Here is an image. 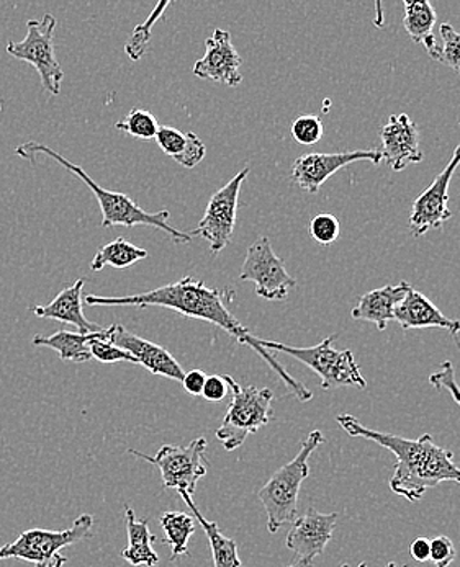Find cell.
<instances>
[{
  "mask_svg": "<svg viewBox=\"0 0 460 567\" xmlns=\"http://www.w3.org/2000/svg\"><path fill=\"white\" fill-rule=\"evenodd\" d=\"M163 528L164 543L171 546V561H176L178 556L187 555L188 539L195 534V518L184 512H164L160 518Z\"/></svg>",
  "mask_w": 460,
  "mask_h": 567,
  "instance_id": "obj_27",
  "label": "cell"
},
{
  "mask_svg": "<svg viewBox=\"0 0 460 567\" xmlns=\"http://www.w3.org/2000/svg\"><path fill=\"white\" fill-rule=\"evenodd\" d=\"M205 381H207V374H205L204 371L191 370L184 374V380H182L181 383L191 396H202Z\"/></svg>",
  "mask_w": 460,
  "mask_h": 567,
  "instance_id": "obj_37",
  "label": "cell"
},
{
  "mask_svg": "<svg viewBox=\"0 0 460 567\" xmlns=\"http://www.w3.org/2000/svg\"><path fill=\"white\" fill-rule=\"evenodd\" d=\"M456 546L448 536H436L431 542V555L429 561L436 567H449L456 559Z\"/></svg>",
  "mask_w": 460,
  "mask_h": 567,
  "instance_id": "obj_35",
  "label": "cell"
},
{
  "mask_svg": "<svg viewBox=\"0 0 460 567\" xmlns=\"http://www.w3.org/2000/svg\"><path fill=\"white\" fill-rule=\"evenodd\" d=\"M84 285V278H79L74 285L61 290L50 305L32 306L30 311L37 318L53 319L63 324L74 326L81 334H94V332L102 331L104 328L85 318L84 309H82L84 308V297H82Z\"/></svg>",
  "mask_w": 460,
  "mask_h": 567,
  "instance_id": "obj_19",
  "label": "cell"
},
{
  "mask_svg": "<svg viewBox=\"0 0 460 567\" xmlns=\"http://www.w3.org/2000/svg\"><path fill=\"white\" fill-rule=\"evenodd\" d=\"M126 534L129 545L122 551V558L132 566L153 567L160 563V556L153 549V543L157 542L156 536L151 534L146 518L139 520L130 505H125Z\"/></svg>",
  "mask_w": 460,
  "mask_h": 567,
  "instance_id": "obj_22",
  "label": "cell"
},
{
  "mask_svg": "<svg viewBox=\"0 0 460 567\" xmlns=\"http://www.w3.org/2000/svg\"><path fill=\"white\" fill-rule=\"evenodd\" d=\"M109 342L129 352L136 363L146 368L150 373L174 381L184 380L185 371L182 370L181 363L171 355L170 350L133 334L122 324L110 326Z\"/></svg>",
  "mask_w": 460,
  "mask_h": 567,
  "instance_id": "obj_17",
  "label": "cell"
},
{
  "mask_svg": "<svg viewBox=\"0 0 460 567\" xmlns=\"http://www.w3.org/2000/svg\"><path fill=\"white\" fill-rule=\"evenodd\" d=\"M336 421L349 436L370 440L393 453L397 463L390 480V489L398 496L410 502H420L429 489L446 481L460 484V467L454 463V453L436 445L431 435L425 434L420 439L410 440L370 431L349 414L338 415Z\"/></svg>",
  "mask_w": 460,
  "mask_h": 567,
  "instance_id": "obj_2",
  "label": "cell"
},
{
  "mask_svg": "<svg viewBox=\"0 0 460 567\" xmlns=\"http://www.w3.org/2000/svg\"><path fill=\"white\" fill-rule=\"evenodd\" d=\"M178 494H181L182 501L187 504V507L191 508L195 520L202 525V528H204L205 534L208 536L213 556V567H245L242 559H239L238 545H236L235 539L223 535L216 522L207 520V518L201 514V511H198L192 496H188L187 493Z\"/></svg>",
  "mask_w": 460,
  "mask_h": 567,
  "instance_id": "obj_23",
  "label": "cell"
},
{
  "mask_svg": "<svg viewBox=\"0 0 460 567\" xmlns=\"http://www.w3.org/2000/svg\"><path fill=\"white\" fill-rule=\"evenodd\" d=\"M403 331L411 329H444L458 339L460 321L448 318L438 306L413 287L405 295L403 300L395 309V319Z\"/></svg>",
  "mask_w": 460,
  "mask_h": 567,
  "instance_id": "obj_18",
  "label": "cell"
},
{
  "mask_svg": "<svg viewBox=\"0 0 460 567\" xmlns=\"http://www.w3.org/2000/svg\"><path fill=\"white\" fill-rule=\"evenodd\" d=\"M239 280L253 281L257 297L267 301H283L297 287V280L288 275L284 260L274 252L269 237L254 240L246 252Z\"/></svg>",
  "mask_w": 460,
  "mask_h": 567,
  "instance_id": "obj_10",
  "label": "cell"
},
{
  "mask_svg": "<svg viewBox=\"0 0 460 567\" xmlns=\"http://www.w3.org/2000/svg\"><path fill=\"white\" fill-rule=\"evenodd\" d=\"M436 20H438V16H436L432 3L425 2V0L423 2H420V0H405V30L415 43L423 44L429 56H432L436 48H438V41H436L435 33H432Z\"/></svg>",
  "mask_w": 460,
  "mask_h": 567,
  "instance_id": "obj_24",
  "label": "cell"
},
{
  "mask_svg": "<svg viewBox=\"0 0 460 567\" xmlns=\"http://www.w3.org/2000/svg\"><path fill=\"white\" fill-rule=\"evenodd\" d=\"M226 384L232 393L228 411L215 435L223 443L226 452H235L248 439L256 434L273 419L274 393L269 388L239 386L236 380L225 374Z\"/></svg>",
  "mask_w": 460,
  "mask_h": 567,
  "instance_id": "obj_5",
  "label": "cell"
},
{
  "mask_svg": "<svg viewBox=\"0 0 460 567\" xmlns=\"http://www.w3.org/2000/svg\"><path fill=\"white\" fill-rule=\"evenodd\" d=\"M325 133L321 120L315 115H301L292 123V136L301 146H314Z\"/></svg>",
  "mask_w": 460,
  "mask_h": 567,
  "instance_id": "obj_32",
  "label": "cell"
},
{
  "mask_svg": "<svg viewBox=\"0 0 460 567\" xmlns=\"http://www.w3.org/2000/svg\"><path fill=\"white\" fill-rule=\"evenodd\" d=\"M369 161L372 164L382 163L380 150L348 151V153H311L298 157L292 166V178L301 190L318 194L326 181L349 164Z\"/></svg>",
  "mask_w": 460,
  "mask_h": 567,
  "instance_id": "obj_13",
  "label": "cell"
},
{
  "mask_svg": "<svg viewBox=\"0 0 460 567\" xmlns=\"http://www.w3.org/2000/svg\"><path fill=\"white\" fill-rule=\"evenodd\" d=\"M16 153L17 156L22 157V159L32 161V163H35L37 157L41 154V156H47L48 159L61 164L71 174L78 175L91 188L92 194L95 195L99 205H101L102 228H113V226H126V228H132V226H151V228L161 229V231L166 233L177 244H188L194 239L191 234L178 231V229L170 225L171 213L167 209L150 213L143 209L142 206L136 205L129 195L105 190L104 187H101V184L92 181L91 175L84 168L75 166V164L61 156L57 151L50 150L47 144L30 141V143L17 147Z\"/></svg>",
  "mask_w": 460,
  "mask_h": 567,
  "instance_id": "obj_3",
  "label": "cell"
},
{
  "mask_svg": "<svg viewBox=\"0 0 460 567\" xmlns=\"http://www.w3.org/2000/svg\"><path fill=\"white\" fill-rule=\"evenodd\" d=\"M338 517L336 512L319 514L315 508H308L307 514L295 518L285 545L294 553L300 567L310 566L314 559L325 551L326 546L331 542Z\"/></svg>",
  "mask_w": 460,
  "mask_h": 567,
  "instance_id": "obj_14",
  "label": "cell"
},
{
  "mask_svg": "<svg viewBox=\"0 0 460 567\" xmlns=\"http://www.w3.org/2000/svg\"><path fill=\"white\" fill-rule=\"evenodd\" d=\"M460 164V144L456 147L454 156L449 161L444 171L432 181V184L417 198L411 208L410 229L415 237L425 236L431 229H441L444 223L452 218L449 209V185L452 175Z\"/></svg>",
  "mask_w": 460,
  "mask_h": 567,
  "instance_id": "obj_12",
  "label": "cell"
},
{
  "mask_svg": "<svg viewBox=\"0 0 460 567\" xmlns=\"http://www.w3.org/2000/svg\"><path fill=\"white\" fill-rule=\"evenodd\" d=\"M288 567H300V566H288Z\"/></svg>",
  "mask_w": 460,
  "mask_h": 567,
  "instance_id": "obj_41",
  "label": "cell"
},
{
  "mask_svg": "<svg viewBox=\"0 0 460 567\" xmlns=\"http://www.w3.org/2000/svg\"><path fill=\"white\" fill-rule=\"evenodd\" d=\"M380 140H382V150H380L382 161H386L387 166L393 172L405 171L423 161V153L420 150V130L407 113L391 115L389 123L380 130Z\"/></svg>",
  "mask_w": 460,
  "mask_h": 567,
  "instance_id": "obj_16",
  "label": "cell"
},
{
  "mask_svg": "<svg viewBox=\"0 0 460 567\" xmlns=\"http://www.w3.org/2000/svg\"><path fill=\"white\" fill-rule=\"evenodd\" d=\"M429 384L438 391H446V393L451 394L452 400L460 408V386L458 380H456V368L451 362L442 363L441 370L429 377Z\"/></svg>",
  "mask_w": 460,
  "mask_h": 567,
  "instance_id": "obj_34",
  "label": "cell"
},
{
  "mask_svg": "<svg viewBox=\"0 0 460 567\" xmlns=\"http://www.w3.org/2000/svg\"><path fill=\"white\" fill-rule=\"evenodd\" d=\"M207 440L204 436L192 440L187 446L164 445L156 456H147L136 450H129L140 460L160 467L164 489H176L194 497L198 481L207 476Z\"/></svg>",
  "mask_w": 460,
  "mask_h": 567,
  "instance_id": "obj_8",
  "label": "cell"
},
{
  "mask_svg": "<svg viewBox=\"0 0 460 567\" xmlns=\"http://www.w3.org/2000/svg\"><path fill=\"white\" fill-rule=\"evenodd\" d=\"M104 331V329H102ZM102 331L94 334H81V332L58 331L53 336L33 337V346L48 347L57 350L58 355L64 362L85 363L92 359L91 342L102 334Z\"/></svg>",
  "mask_w": 460,
  "mask_h": 567,
  "instance_id": "obj_25",
  "label": "cell"
},
{
  "mask_svg": "<svg viewBox=\"0 0 460 567\" xmlns=\"http://www.w3.org/2000/svg\"><path fill=\"white\" fill-rule=\"evenodd\" d=\"M325 442L321 432L314 431L301 443L300 452L290 463L277 470L259 491L267 514V530L277 534L284 525L294 524L298 515V493L301 483L310 476L308 460L315 450Z\"/></svg>",
  "mask_w": 460,
  "mask_h": 567,
  "instance_id": "obj_4",
  "label": "cell"
},
{
  "mask_svg": "<svg viewBox=\"0 0 460 567\" xmlns=\"http://www.w3.org/2000/svg\"><path fill=\"white\" fill-rule=\"evenodd\" d=\"M235 291L229 288H211L204 281L195 280L192 275L174 281V284L164 285L156 290L146 291V293L132 295V297H98V295H85L84 305L88 306H139V308H160L171 309L185 318L201 319L208 324L223 329L226 334L233 337L242 346H248L264 362L267 363L277 374L288 393L294 394L300 402L314 400V393L305 384L288 374L273 353L259 346V337L251 334L248 329L229 312L228 305L235 300Z\"/></svg>",
  "mask_w": 460,
  "mask_h": 567,
  "instance_id": "obj_1",
  "label": "cell"
},
{
  "mask_svg": "<svg viewBox=\"0 0 460 567\" xmlns=\"http://www.w3.org/2000/svg\"><path fill=\"white\" fill-rule=\"evenodd\" d=\"M239 68H242V56L233 47L232 33L216 29L205 41L204 58L192 68V74L216 84L238 87L243 82Z\"/></svg>",
  "mask_w": 460,
  "mask_h": 567,
  "instance_id": "obj_15",
  "label": "cell"
},
{
  "mask_svg": "<svg viewBox=\"0 0 460 567\" xmlns=\"http://www.w3.org/2000/svg\"><path fill=\"white\" fill-rule=\"evenodd\" d=\"M170 3L167 0L157 3L156 9L147 17L146 22L133 30L132 37L125 44V53L129 54L130 60L140 61L150 51L151 30H153L154 23L164 16V10L170 7Z\"/></svg>",
  "mask_w": 460,
  "mask_h": 567,
  "instance_id": "obj_29",
  "label": "cell"
},
{
  "mask_svg": "<svg viewBox=\"0 0 460 567\" xmlns=\"http://www.w3.org/2000/svg\"><path fill=\"white\" fill-rule=\"evenodd\" d=\"M115 128L136 137V140L151 141L156 140L161 125L156 116L147 110L132 109L120 122L115 123Z\"/></svg>",
  "mask_w": 460,
  "mask_h": 567,
  "instance_id": "obj_28",
  "label": "cell"
},
{
  "mask_svg": "<svg viewBox=\"0 0 460 567\" xmlns=\"http://www.w3.org/2000/svg\"><path fill=\"white\" fill-rule=\"evenodd\" d=\"M228 393V384H226L225 378L213 374V377H207V381H205L202 398L208 402H219L225 400Z\"/></svg>",
  "mask_w": 460,
  "mask_h": 567,
  "instance_id": "obj_36",
  "label": "cell"
},
{
  "mask_svg": "<svg viewBox=\"0 0 460 567\" xmlns=\"http://www.w3.org/2000/svg\"><path fill=\"white\" fill-rule=\"evenodd\" d=\"M310 234L318 244L323 246H329L338 239L341 234V223L336 218L335 215L329 213H321V215L315 216L310 223Z\"/></svg>",
  "mask_w": 460,
  "mask_h": 567,
  "instance_id": "obj_33",
  "label": "cell"
},
{
  "mask_svg": "<svg viewBox=\"0 0 460 567\" xmlns=\"http://www.w3.org/2000/svg\"><path fill=\"white\" fill-rule=\"evenodd\" d=\"M439 34H441L442 44L436 48L432 53V60L438 63L444 64L446 68L460 71V33L456 32L451 23H442L439 27Z\"/></svg>",
  "mask_w": 460,
  "mask_h": 567,
  "instance_id": "obj_30",
  "label": "cell"
},
{
  "mask_svg": "<svg viewBox=\"0 0 460 567\" xmlns=\"http://www.w3.org/2000/svg\"><path fill=\"white\" fill-rule=\"evenodd\" d=\"M341 567H351V566H349V565H343ZM357 567H367V563H360V565H359V566H357Z\"/></svg>",
  "mask_w": 460,
  "mask_h": 567,
  "instance_id": "obj_39",
  "label": "cell"
},
{
  "mask_svg": "<svg viewBox=\"0 0 460 567\" xmlns=\"http://www.w3.org/2000/svg\"><path fill=\"white\" fill-rule=\"evenodd\" d=\"M249 175V167L239 171L225 187L216 190L208 202L204 218L198 223L194 231H188L192 237L198 236L211 244V252L218 256L229 243L235 233L236 215H238L239 194L243 184Z\"/></svg>",
  "mask_w": 460,
  "mask_h": 567,
  "instance_id": "obj_11",
  "label": "cell"
},
{
  "mask_svg": "<svg viewBox=\"0 0 460 567\" xmlns=\"http://www.w3.org/2000/svg\"><path fill=\"white\" fill-rule=\"evenodd\" d=\"M57 19L44 13L41 20H29V32L22 41H9L7 53L17 60L32 64L40 74L41 85L51 95H58L63 84L64 71L54 51V29Z\"/></svg>",
  "mask_w": 460,
  "mask_h": 567,
  "instance_id": "obj_9",
  "label": "cell"
},
{
  "mask_svg": "<svg viewBox=\"0 0 460 567\" xmlns=\"http://www.w3.org/2000/svg\"><path fill=\"white\" fill-rule=\"evenodd\" d=\"M338 336L326 337L321 343L315 347H288L284 343L273 342V340L259 339V346L263 349L276 350V352L287 353L292 359L298 360L314 370L321 378L323 390H333L339 386H359L366 388L367 383L357 367L355 355L351 350L335 349V342Z\"/></svg>",
  "mask_w": 460,
  "mask_h": 567,
  "instance_id": "obj_7",
  "label": "cell"
},
{
  "mask_svg": "<svg viewBox=\"0 0 460 567\" xmlns=\"http://www.w3.org/2000/svg\"><path fill=\"white\" fill-rule=\"evenodd\" d=\"M92 527L94 517L82 514L63 532L41 528L23 532L16 542L0 546V559H22L33 563L37 567H63L68 558L61 555V551L81 539L89 538Z\"/></svg>",
  "mask_w": 460,
  "mask_h": 567,
  "instance_id": "obj_6",
  "label": "cell"
},
{
  "mask_svg": "<svg viewBox=\"0 0 460 567\" xmlns=\"http://www.w3.org/2000/svg\"><path fill=\"white\" fill-rule=\"evenodd\" d=\"M157 146L185 168L197 167L207 156L204 141L194 132L182 133L173 126H161L156 134Z\"/></svg>",
  "mask_w": 460,
  "mask_h": 567,
  "instance_id": "obj_21",
  "label": "cell"
},
{
  "mask_svg": "<svg viewBox=\"0 0 460 567\" xmlns=\"http://www.w3.org/2000/svg\"><path fill=\"white\" fill-rule=\"evenodd\" d=\"M410 288V284L401 281L398 285H387V287L369 291L360 298L356 308L352 309V319L372 322L379 331H386L389 322L395 319V309L403 300Z\"/></svg>",
  "mask_w": 460,
  "mask_h": 567,
  "instance_id": "obj_20",
  "label": "cell"
},
{
  "mask_svg": "<svg viewBox=\"0 0 460 567\" xmlns=\"http://www.w3.org/2000/svg\"><path fill=\"white\" fill-rule=\"evenodd\" d=\"M386 567H398V566L395 565V563H389V565H387ZM401 567H408V566H401Z\"/></svg>",
  "mask_w": 460,
  "mask_h": 567,
  "instance_id": "obj_40",
  "label": "cell"
},
{
  "mask_svg": "<svg viewBox=\"0 0 460 567\" xmlns=\"http://www.w3.org/2000/svg\"><path fill=\"white\" fill-rule=\"evenodd\" d=\"M110 328H104L102 334L95 337L91 342V355L92 359L99 360L102 363H119V362H129L133 363V365H139L136 360L130 355L125 350L120 349V347L113 346L112 342H109Z\"/></svg>",
  "mask_w": 460,
  "mask_h": 567,
  "instance_id": "obj_31",
  "label": "cell"
},
{
  "mask_svg": "<svg viewBox=\"0 0 460 567\" xmlns=\"http://www.w3.org/2000/svg\"><path fill=\"white\" fill-rule=\"evenodd\" d=\"M459 125H460V123H459Z\"/></svg>",
  "mask_w": 460,
  "mask_h": 567,
  "instance_id": "obj_43",
  "label": "cell"
},
{
  "mask_svg": "<svg viewBox=\"0 0 460 567\" xmlns=\"http://www.w3.org/2000/svg\"><path fill=\"white\" fill-rule=\"evenodd\" d=\"M459 74H460V71H459Z\"/></svg>",
  "mask_w": 460,
  "mask_h": 567,
  "instance_id": "obj_42",
  "label": "cell"
},
{
  "mask_svg": "<svg viewBox=\"0 0 460 567\" xmlns=\"http://www.w3.org/2000/svg\"><path fill=\"white\" fill-rule=\"evenodd\" d=\"M147 256H150L147 250L133 246L129 240L119 237V239L112 240V243L98 250L94 259H92L91 270L101 271L106 266L113 268L132 267L147 259Z\"/></svg>",
  "mask_w": 460,
  "mask_h": 567,
  "instance_id": "obj_26",
  "label": "cell"
},
{
  "mask_svg": "<svg viewBox=\"0 0 460 567\" xmlns=\"http://www.w3.org/2000/svg\"><path fill=\"white\" fill-rule=\"evenodd\" d=\"M410 553L418 563L428 561L429 555H431V542L425 536H420L411 543Z\"/></svg>",
  "mask_w": 460,
  "mask_h": 567,
  "instance_id": "obj_38",
  "label": "cell"
}]
</instances>
